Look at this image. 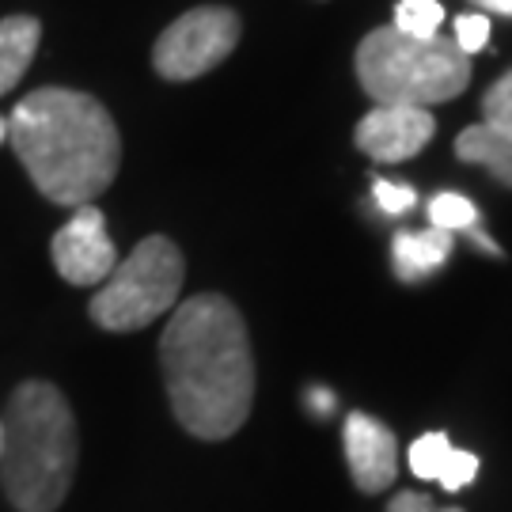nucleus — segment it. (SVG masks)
Masks as SVG:
<instances>
[{
  "label": "nucleus",
  "instance_id": "f257e3e1",
  "mask_svg": "<svg viewBox=\"0 0 512 512\" xmlns=\"http://www.w3.org/2000/svg\"><path fill=\"white\" fill-rule=\"evenodd\" d=\"M171 414L190 437L228 440L255 403V353L239 308L220 293L175 304L160 334Z\"/></svg>",
  "mask_w": 512,
  "mask_h": 512
},
{
  "label": "nucleus",
  "instance_id": "f03ea898",
  "mask_svg": "<svg viewBox=\"0 0 512 512\" xmlns=\"http://www.w3.org/2000/svg\"><path fill=\"white\" fill-rule=\"evenodd\" d=\"M8 145L35 190L54 205H92L122 167V137L110 110L88 92L38 88L8 114Z\"/></svg>",
  "mask_w": 512,
  "mask_h": 512
},
{
  "label": "nucleus",
  "instance_id": "7ed1b4c3",
  "mask_svg": "<svg viewBox=\"0 0 512 512\" xmlns=\"http://www.w3.org/2000/svg\"><path fill=\"white\" fill-rule=\"evenodd\" d=\"M4 497L19 512H54L73 490L80 440L69 399L46 380H27L4 410Z\"/></svg>",
  "mask_w": 512,
  "mask_h": 512
},
{
  "label": "nucleus",
  "instance_id": "20e7f679",
  "mask_svg": "<svg viewBox=\"0 0 512 512\" xmlns=\"http://www.w3.org/2000/svg\"><path fill=\"white\" fill-rule=\"evenodd\" d=\"M357 80L376 107H433L463 95L471 84V57L452 35L410 38L376 27L357 46Z\"/></svg>",
  "mask_w": 512,
  "mask_h": 512
},
{
  "label": "nucleus",
  "instance_id": "39448f33",
  "mask_svg": "<svg viewBox=\"0 0 512 512\" xmlns=\"http://www.w3.org/2000/svg\"><path fill=\"white\" fill-rule=\"evenodd\" d=\"M186 281L183 251L167 236H148L95 289L88 315L110 334H133L175 311Z\"/></svg>",
  "mask_w": 512,
  "mask_h": 512
},
{
  "label": "nucleus",
  "instance_id": "423d86ee",
  "mask_svg": "<svg viewBox=\"0 0 512 512\" xmlns=\"http://www.w3.org/2000/svg\"><path fill=\"white\" fill-rule=\"evenodd\" d=\"M239 35H243V23L232 8H224V4L190 8L160 31L156 46H152V69L171 84L198 80L232 57Z\"/></svg>",
  "mask_w": 512,
  "mask_h": 512
},
{
  "label": "nucleus",
  "instance_id": "0eeeda50",
  "mask_svg": "<svg viewBox=\"0 0 512 512\" xmlns=\"http://www.w3.org/2000/svg\"><path fill=\"white\" fill-rule=\"evenodd\" d=\"M50 258H54L57 274L76 289L103 285L118 266V251H114V239L107 232L103 209L80 205L50 239Z\"/></svg>",
  "mask_w": 512,
  "mask_h": 512
},
{
  "label": "nucleus",
  "instance_id": "6e6552de",
  "mask_svg": "<svg viewBox=\"0 0 512 512\" xmlns=\"http://www.w3.org/2000/svg\"><path fill=\"white\" fill-rule=\"evenodd\" d=\"M437 118L425 107H372L353 133L357 148L376 164H403L433 141Z\"/></svg>",
  "mask_w": 512,
  "mask_h": 512
},
{
  "label": "nucleus",
  "instance_id": "1a4fd4ad",
  "mask_svg": "<svg viewBox=\"0 0 512 512\" xmlns=\"http://www.w3.org/2000/svg\"><path fill=\"white\" fill-rule=\"evenodd\" d=\"M342 444H346L349 475H353L361 494L391 490V482L399 475V444L384 421L361 414V410L349 414L346 429H342Z\"/></svg>",
  "mask_w": 512,
  "mask_h": 512
},
{
  "label": "nucleus",
  "instance_id": "9d476101",
  "mask_svg": "<svg viewBox=\"0 0 512 512\" xmlns=\"http://www.w3.org/2000/svg\"><path fill=\"white\" fill-rule=\"evenodd\" d=\"M456 239L452 232H440V228H425V232H399L391 243V262H395V274L399 281H421V277H433L452 258Z\"/></svg>",
  "mask_w": 512,
  "mask_h": 512
},
{
  "label": "nucleus",
  "instance_id": "9b49d317",
  "mask_svg": "<svg viewBox=\"0 0 512 512\" xmlns=\"http://www.w3.org/2000/svg\"><path fill=\"white\" fill-rule=\"evenodd\" d=\"M42 42V23L35 16H4L0 19V95L19 88Z\"/></svg>",
  "mask_w": 512,
  "mask_h": 512
},
{
  "label": "nucleus",
  "instance_id": "f8f14e48",
  "mask_svg": "<svg viewBox=\"0 0 512 512\" xmlns=\"http://www.w3.org/2000/svg\"><path fill=\"white\" fill-rule=\"evenodd\" d=\"M456 156L463 164H478L486 167L501 186L512 190V129H497V126H467L456 137Z\"/></svg>",
  "mask_w": 512,
  "mask_h": 512
},
{
  "label": "nucleus",
  "instance_id": "ddd939ff",
  "mask_svg": "<svg viewBox=\"0 0 512 512\" xmlns=\"http://www.w3.org/2000/svg\"><path fill=\"white\" fill-rule=\"evenodd\" d=\"M440 23H444V8L437 0H399V8H395V31L410 38L440 35Z\"/></svg>",
  "mask_w": 512,
  "mask_h": 512
},
{
  "label": "nucleus",
  "instance_id": "4468645a",
  "mask_svg": "<svg viewBox=\"0 0 512 512\" xmlns=\"http://www.w3.org/2000/svg\"><path fill=\"white\" fill-rule=\"evenodd\" d=\"M478 224V209L471 198L463 194H437L429 202V228H440V232H467Z\"/></svg>",
  "mask_w": 512,
  "mask_h": 512
},
{
  "label": "nucleus",
  "instance_id": "2eb2a0df",
  "mask_svg": "<svg viewBox=\"0 0 512 512\" xmlns=\"http://www.w3.org/2000/svg\"><path fill=\"white\" fill-rule=\"evenodd\" d=\"M448 456H452V440L444 437V433H425V437L410 444V471L421 482H437Z\"/></svg>",
  "mask_w": 512,
  "mask_h": 512
},
{
  "label": "nucleus",
  "instance_id": "dca6fc26",
  "mask_svg": "<svg viewBox=\"0 0 512 512\" xmlns=\"http://www.w3.org/2000/svg\"><path fill=\"white\" fill-rule=\"evenodd\" d=\"M482 122L497 129H512V69L497 76L482 95Z\"/></svg>",
  "mask_w": 512,
  "mask_h": 512
},
{
  "label": "nucleus",
  "instance_id": "f3484780",
  "mask_svg": "<svg viewBox=\"0 0 512 512\" xmlns=\"http://www.w3.org/2000/svg\"><path fill=\"white\" fill-rule=\"evenodd\" d=\"M372 198H376V205L384 209L387 217H403L406 209H414V202H418L414 186L391 183V179H376L372 183Z\"/></svg>",
  "mask_w": 512,
  "mask_h": 512
},
{
  "label": "nucleus",
  "instance_id": "a211bd4d",
  "mask_svg": "<svg viewBox=\"0 0 512 512\" xmlns=\"http://www.w3.org/2000/svg\"><path fill=\"white\" fill-rule=\"evenodd\" d=\"M478 475V456L475 452H463V448H452V456L444 463V471H440V486L444 490H463V486H471Z\"/></svg>",
  "mask_w": 512,
  "mask_h": 512
},
{
  "label": "nucleus",
  "instance_id": "6ab92c4d",
  "mask_svg": "<svg viewBox=\"0 0 512 512\" xmlns=\"http://www.w3.org/2000/svg\"><path fill=\"white\" fill-rule=\"evenodd\" d=\"M452 38H456V46L467 57L478 54V50L490 42V19H486V12H478V16H459Z\"/></svg>",
  "mask_w": 512,
  "mask_h": 512
},
{
  "label": "nucleus",
  "instance_id": "aec40b11",
  "mask_svg": "<svg viewBox=\"0 0 512 512\" xmlns=\"http://www.w3.org/2000/svg\"><path fill=\"white\" fill-rule=\"evenodd\" d=\"M387 512H463V509H440L437 501L429 494H421V490H399V494L391 497Z\"/></svg>",
  "mask_w": 512,
  "mask_h": 512
},
{
  "label": "nucleus",
  "instance_id": "412c9836",
  "mask_svg": "<svg viewBox=\"0 0 512 512\" xmlns=\"http://www.w3.org/2000/svg\"><path fill=\"white\" fill-rule=\"evenodd\" d=\"M308 406L315 410V414H319V418H323V414H330V410H334V395H330V391H323V387H311V391H308Z\"/></svg>",
  "mask_w": 512,
  "mask_h": 512
},
{
  "label": "nucleus",
  "instance_id": "4be33fe9",
  "mask_svg": "<svg viewBox=\"0 0 512 512\" xmlns=\"http://www.w3.org/2000/svg\"><path fill=\"white\" fill-rule=\"evenodd\" d=\"M482 12H494V16H512V0H475Z\"/></svg>",
  "mask_w": 512,
  "mask_h": 512
},
{
  "label": "nucleus",
  "instance_id": "5701e85b",
  "mask_svg": "<svg viewBox=\"0 0 512 512\" xmlns=\"http://www.w3.org/2000/svg\"><path fill=\"white\" fill-rule=\"evenodd\" d=\"M8 141V118H0V145Z\"/></svg>",
  "mask_w": 512,
  "mask_h": 512
},
{
  "label": "nucleus",
  "instance_id": "b1692460",
  "mask_svg": "<svg viewBox=\"0 0 512 512\" xmlns=\"http://www.w3.org/2000/svg\"><path fill=\"white\" fill-rule=\"evenodd\" d=\"M0 456H4V421H0Z\"/></svg>",
  "mask_w": 512,
  "mask_h": 512
}]
</instances>
